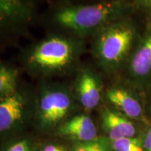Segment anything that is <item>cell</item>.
Listing matches in <instances>:
<instances>
[{
  "instance_id": "obj_13",
  "label": "cell",
  "mask_w": 151,
  "mask_h": 151,
  "mask_svg": "<svg viewBox=\"0 0 151 151\" xmlns=\"http://www.w3.org/2000/svg\"><path fill=\"white\" fill-rule=\"evenodd\" d=\"M113 148L116 151H143L139 141L132 137L113 141Z\"/></svg>"
},
{
  "instance_id": "obj_10",
  "label": "cell",
  "mask_w": 151,
  "mask_h": 151,
  "mask_svg": "<svg viewBox=\"0 0 151 151\" xmlns=\"http://www.w3.org/2000/svg\"><path fill=\"white\" fill-rule=\"evenodd\" d=\"M106 97L109 102L127 116L137 118L141 116L142 108L140 103L125 88L120 86L112 87L107 90Z\"/></svg>"
},
{
  "instance_id": "obj_12",
  "label": "cell",
  "mask_w": 151,
  "mask_h": 151,
  "mask_svg": "<svg viewBox=\"0 0 151 151\" xmlns=\"http://www.w3.org/2000/svg\"><path fill=\"white\" fill-rule=\"evenodd\" d=\"M18 79V69L0 62V97L17 91Z\"/></svg>"
},
{
  "instance_id": "obj_14",
  "label": "cell",
  "mask_w": 151,
  "mask_h": 151,
  "mask_svg": "<svg viewBox=\"0 0 151 151\" xmlns=\"http://www.w3.org/2000/svg\"><path fill=\"white\" fill-rule=\"evenodd\" d=\"M75 151H106L104 146L97 142L88 141L77 144L75 147Z\"/></svg>"
},
{
  "instance_id": "obj_16",
  "label": "cell",
  "mask_w": 151,
  "mask_h": 151,
  "mask_svg": "<svg viewBox=\"0 0 151 151\" xmlns=\"http://www.w3.org/2000/svg\"><path fill=\"white\" fill-rule=\"evenodd\" d=\"M135 3L143 9L151 11V0H135Z\"/></svg>"
},
{
  "instance_id": "obj_8",
  "label": "cell",
  "mask_w": 151,
  "mask_h": 151,
  "mask_svg": "<svg viewBox=\"0 0 151 151\" xmlns=\"http://www.w3.org/2000/svg\"><path fill=\"white\" fill-rule=\"evenodd\" d=\"M27 106V97L18 90L0 97V132H7L18 126L23 120Z\"/></svg>"
},
{
  "instance_id": "obj_17",
  "label": "cell",
  "mask_w": 151,
  "mask_h": 151,
  "mask_svg": "<svg viewBox=\"0 0 151 151\" xmlns=\"http://www.w3.org/2000/svg\"><path fill=\"white\" fill-rule=\"evenodd\" d=\"M43 151H67L66 149L61 146L56 145H48L43 148Z\"/></svg>"
},
{
  "instance_id": "obj_11",
  "label": "cell",
  "mask_w": 151,
  "mask_h": 151,
  "mask_svg": "<svg viewBox=\"0 0 151 151\" xmlns=\"http://www.w3.org/2000/svg\"><path fill=\"white\" fill-rule=\"evenodd\" d=\"M102 122L112 141L124 137H133L135 134V128L132 122L114 111L106 110L102 114Z\"/></svg>"
},
{
  "instance_id": "obj_5",
  "label": "cell",
  "mask_w": 151,
  "mask_h": 151,
  "mask_svg": "<svg viewBox=\"0 0 151 151\" xmlns=\"http://www.w3.org/2000/svg\"><path fill=\"white\" fill-rule=\"evenodd\" d=\"M41 0H0V41L20 34L34 20Z\"/></svg>"
},
{
  "instance_id": "obj_6",
  "label": "cell",
  "mask_w": 151,
  "mask_h": 151,
  "mask_svg": "<svg viewBox=\"0 0 151 151\" xmlns=\"http://www.w3.org/2000/svg\"><path fill=\"white\" fill-rule=\"evenodd\" d=\"M75 90L81 104L86 110L94 109L101 99L99 76L91 67H79L76 70Z\"/></svg>"
},
{
  "instance_id": "obj_2",
  "label": "cell",
  "mask_w": 151,
  "mask_h": 151,
  "mask_svg": "<svg viewBox=\"0 0 151 151\" xmlns=\"http://www.w3.org/2000/svg\"><path fill=\"white\" fill-rule=\"evenodd\" d=\"M83 48L82 39L56 32L28 48L22 62L34 76L60 77L78 69Z\"/></svg>"
},
{
  "instance_id": "obj_15",
  "label": "cell",
  "mask_w": 151,
  "mask_h": 151,
  "mask_svg": "<svg viewBox=\"0 0 151 151\" xmlns=\"http://www.w3.org/2000/svg\"><path fill=\"white\" fill-rule=\"evenodd\" d=\"M5 151H32L27 140L19 141L9 146Z\"/></svg>"
},
{
  "instance_id": "obj_18",
  "label": "cell",
  "mask_w": 151,
  "mask_h": 151,
  "mask_svg": "<svg viewBox=\"0 0 151 151\" xmlns=\"http://www.w3.org/2000/svg\"><path fill=\"white\" fill-rule=\"evenodd\" d=\"M144 147L146 151H151V129L149 130L147 133L144 141Z\"/></svg>"
},
{
  "instance_id": "obj_4",
  "label": "cell",
  "mask_w": 151,
  "mask_h": 151,
  "mask_svg": "<svg viewBox=\"0 0 151 151\" xmlns=\"http://www.w3.org/2000/svg\"><path fill=\"white\" fill-rule=\"evenodd\" d=\"M73 108V100L65 86L58 83L41 86L37 117L42 127H51L65 122Z\"/></svg>"
},
{
  "instance_id": "obj_1",
  "label": "cell",
  "mask_w": 151,
  "mask_h": 151,
  "mask_svg": "<svg viewBox=\"0 0 151 151\" xmlns=\"http://www.w3.org/2000/svg\"><path fill=\"white\" fill-rule=\"evenodd\" d=\"M125 0H103L92 3L59 1L49 14L58 33L80 39L94 36L112 22L125 18L130 10Z\"/></svg>"
},
{
  "instance_id": "obj_19",
  "label": "cell",
  "mask_w": 151,
  "mask_h": 151,
  "mask_svg": "<svg viewBox=\"0 0 151 151\" xmlns=\"http://www.w3.org/2000/svg\"><path fill=\"white\" fill-rule=\"evenodd\" d=\"M88 0H59V1H67V2H71V3H88Z\"/></svg>"
},
{
  "instance_id": "obj_9",
  "label": "cell",
  "mask_w": 151,
  "mask_h": 151,
  "mask_svg": "<svg viewBox=\"0 0 151 151\" xmlns=\"http://www.w3.org/2000/svg\"><path fill=\"white\" fill-rule=\"evenodd\" d=\"M59 133L82 142H88L97 137V128L89 116L81 113L62 122L60 125Z\"/></svg>"
},
{
  "instance_id": "obj_3",
  "label": "cell",
  "mask_w": 151,
  "mask_h": 151,
  "mask_svg": "<svg viewBox=\"0 0 151 151\" xmlns=\"http://www.w3.org/2000/svg\"><path fill=\"white\" fill-rule=\"evenodd\" d=\"M137 42V31L127 18L108 24L94 36L92 55L104 72L113 73L127 64Z\"/></svg>"
},
{
  "instance_id": "obj_7",
  "label": "cell",
  "mask_w": 151,
  "mask_h": 151,
  "mask_svg": "<svg viewBox=\"0 0 151 151\" xmlns=\"http://www.w3.org/2000/svg\"><path fill=\"white\" fill-rule=\"evenodd\" d=\"M127 63L131 78L139 81L151 79V24L137 41Z\"/></svg>"
}]
</instances>
